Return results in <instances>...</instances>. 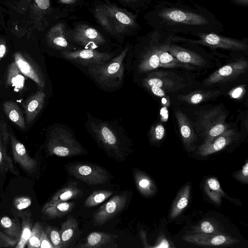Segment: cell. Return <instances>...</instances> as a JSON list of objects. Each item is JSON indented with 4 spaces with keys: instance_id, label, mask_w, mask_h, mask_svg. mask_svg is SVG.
I'll return each instance as SVG.
<instances>
[{
    "instance_id": "44",
    "label": "cell",
    "mask_w": 248,
    "mask_h": 248,
    "mask_svg": "<svg viewBox=\"0 0 248 248\" xmlns=\"http://www.w3.org/2000/svg\"><path fill=\"white\" fill-rule=\"evenodd\" d=\"M7 51V46L5 41L0 39V61L4 57Z\"/></svg>"
},
{
    "instance_id": "10",
    "label": "cell",
    "mask_w": 248,
    "mask_h": 248,
    "mask_svg": "<svg viewBox=\"0 0 248 248\" xmlns=\"http://www.w3.org/2000/svg\"><path fill=\"white\" fill-rule=\"evenodd\" d=\"M183 239L202 247H228L236 244L239 240L223 234L194 233L184 235Z\"/></svg>"
},
{
    "instance_id": "40",
    "label": "cell",
    "mask_w": 248,
    "mask_h": 248,
    "mask_svg": "<svg viewBox=\"0 0 248 248\" xmlns=\"http://www.w3.org/2000/svg\"><path fill=\"white\" fill-rule=\"evenodd\" d=\"M159 62L162 63H167L170 62L172 59V56L167 52H162L159 57Z\"/></svg>"
},
{
    "instance_id": "1",
    "label": "cell",
    "mask_w": 248,
    "mask_h": 248,
    "mask_svg": "<svg viewBox=\"0 0 248 248\" xmlns=\"http://www.w3.org/2000/svg\"><path fill=\"white\" fill-rule=\"evenodd\" d=\"M86 127L97 143L108 152L122 157L127 145L122 127L114 122L102 121L87 114Z\"/></svg>"
},
{
    "instance_id": "6",
    "label": "cell",
    "mask_w": 248,
    "mask_h": 248,
    "mask_svg": "<svg viewBox=\"0 0 248 248\" xmlns=\"http://www.w3.org/2000/svg\"><path fill=\"white\" fill-rule=\"evenodd\" d=\"M68 172L88 185H96L105 183L109 179L107 171L96 165L78 163L68 168Z\"/></svg>"
},
{
    "instance_id": "48",
    "label": "cell",
    "mask_w": 248,
    "mask_h": 248,
    "mask_svg": "<svg viewBox=\"0 0 248 248\" xmlns=\"http://www.w3.org/2000/svg\"><path fill=\"white\" fill-rule=\"evenodd\" d=\"M170 246L169 245V243L167 240L165 239H162L159 243L155 246L154 247V248H170Z\"/></svg>"
},
{
    "instance_id": "9",
    "label": "cell",
    "mask_w": 248,
    "mask_h": 248,
    "mask_svg": "<svg viewBox=\"0 0 248 248\" xmlns=\"http://www.w3.org/2000/svg\"><path fill=\"white\" fill-rule=\"evenodd\" d=\"M127 201L126 193L117 194L102 205L93 214L94 225L101 226L122 211Z\"/></svg>"
},
{
    "instance_id": "52",
    "label": "cell",
    "mask_w": 248,
    "mask_h": 248,
    "mask_svg": "<svg viewBox=\"0 0 248 248\" xmlns=\"http://www.w3.org/2000/svg\"><path fill=\"white\" fill-rule=\"evenodd\" d=\"M238 3L247 5L248 3V0H234Z\"/></svg>"
},
{
    "instance_id": "27",
    "label": "cell",
    "mask_w": 248,
    "mask_h": 248,
    "mask_svg": "<svg viewBox=\"0 0 248 248\" xmlns=\"http://www.w3.org/2000/svg\"><path fill=\"white\" fill-rule=\"evenodd\" d=\"M0 170L10 171L15 175L18 173L15 169L11 158L8 155L7 152L3 149L1 132L0 129Z\"/></svg>"
},
{
    "instance_id": "38",
    "label": "cell",
    "mask_w": 248,
    "mask_h": 248,
    "mask_svg": "<svg viewBox=\"0 0 248 248\" xmlns=\"http://www.w3.org/2000/svg\"><path fill=\"white\" fill-rule=\"evenodd\" d=\"M176 56L178 60L184 62H188L191 60V55L186 51H176Z\"/></svg>"
},
{
    "instance_id": "18",
    "label": "cell",
    "mask_w": 248,
    "mask_h": 248,
    "mask_svg": "<svg viewBox=\"0 0 248 248\" xmlns=\"http://www.w3.org/2000/svg\"><path fill=\"white\" fill-rule=\"evenodd\" d=\"M118 237V235L104 232H93L88 236L86 241L84 244L76 247L80 248H102Z\"/></svg>"
},
{
    "instance_id": "16",
    "label": "cell",
    "mask_w": 248,
    "mask_h": 248,
    "mask_svg": "<svg viewBox=\"0 0 248 248\" xmlns=\"http://www.w3.org/2000/svg\"><path fill=\"white\" fill-rule=\"evenodd\" d=\"M199 35L205 43L212 46L236 49H243L246 46L240 41L215 33H202L200 34Z\"/></svg>"
},
{
    "instance_id": "39",
    "label": "cell",
    "mask_w": 248,
    "mask_h": 248,
    "mask_svg": "<svg viewBox=\"0 0 248 248\" xmlns=\"http://www.w3.org/2000/svg\"><path fill=\"white\" fill-rule=\"evenodd\" d=\"M224 130V126L221 124L213 127L209 132V135L212 137H216L222 133Z\"/></svg>"
},
{
    "instance_id": "56",
    "label": "cell",
    "mask_w": 248,
    "mask_h": 248,
    "mask_svg": "<svg viewBox=\"0 0 248 248\" xmlns=\"http://www.w3.org/2000/svg\"><path fill=\"white\" fill-rule=\"evenodd\" d=\"M134 0H132V1H134Z\"/></svg>"
},
{
    "instance_id": "17",
    "label": "cell",
    "mask_w": 248,
    "mask_h": 248,
    "mask_svg": "<svg viewBox=\"0 0 248 248\" xmlns=\"http://www.w3.org/2000/svg\"><path fill=\"white\" fill-rule=\"evenodd\" d=\"M78 231V223L73 217H69L62 223L60 232L62 242V248H67L72 243Z\"/></svg>"
},
{
    "instance_id": "32",
    "label": "cell",
    "mask_w": 248,
    "mask_h": 248,
    "mask_svg": "<svg viewBox=\"0 0 248 248\" xmlns=\"http://www.w3.org/2000/svg\"><path fill=\"white\" fill-rule=\"evenodd\" d=\"M31 202V199L30 197L21 196L14 199V205L16 209L21 210L30 206Z\"/></svg>"
},
{
    "instance_id": "23",
    "label": "cell",
    "mask_w": 248,
    "mask_h": 248,
    "mask_svg": "<svg viewBox=\"0 0 248 248\" xmlns=\"http://www.w3.org/2000/svg\"><path fill=\"white\" fill-rule=\"evenodd\" d=\"M16 216L14 219L8 217H3L0 219V226L5 234L16 241H19L21 233V224Z\"/></svg>"
},
{
    "instance_id": "28",
    "label": "cell",
    "mask_w": 248,
    "mask_h": 248,
    "mask_svg": "<svg viewBox=\"0 0 248 248\" xmlns=\"http://www.w3.org/2000/svg\"><path fill=\"white\" fill-rule=\"evenodd\" d=\"M228 143L226 138L223 137L218 138L214 143L204 146L199 151L201 155L205 156L221 150Z\"/></svg>"
},
{
    "instance_id": "34",
    "label": "cell",
    "mask_w": 248,
    "mask_h": 248,
    "mask_svg": "<svg viewBox=\"0 0 248 248\" xmlns=\"http://www.w3.org/2000/svg\"><path fill=\"white\" fill-rule=\"evenodd\" d=\"M17 243V241L8 236L5 233L0 232V248L15 247Z\"/></svg>"
},
{
    "instance_id": "12",
    "label": "cell",
    "mask_w": 248,
    "mask_h": 248,
    "mask_svg": "<svg viewBox=\"0 0 248 248\" xmlns=\"http://www.w3.org/2000/svg\"><path fill=\"white\" fill-rule=\"evenodd\" d=\"M9 135L15 161L28 172L35 171L37 166L36 160L30 156L24 145L13 134L9 133Z\"/></svg>"
},
{
    "instance_id": "29",
    "label": "cell",
    "mask_w": 248,
    "mask_h": 248,
    "mask_svg": "<svg viewBox=\"0 0 248 248\" xmlns=\"http://www.w3.org/2000/svg\"><path fill=\"white\" fill-rule=\"evenodd\" d=\"M193 233L222 234L217 225L212 221L204 220L193 229Z\"/></svg>"
},
{
    "instance_id": "51",
    "label": "cell",
    "mask_w": 248,
    "mask_h": 248,
    "mask_svg": "<svg viewBox=\"0 0 248 248\" xmlns=\"http://www.w3.org/2000/svg\"><path fill=\"white\" fill-rule=\"evenodd\" d=\"M242 91V89L241 88H237L232 93V97L234 98L238 97L241 94Z\"/></svg>"
},
{
    "instance_id": "8",
    "label": "cell",
    "mask_w": 248,
    "mask_h": 248,
    "mask_svg": "<svg viewBox=\"0 0 248 248\" xmlns=\"http://www.w3.org/2000/svg\"><path fill=\"white\" fill-rule=\"evenodd\" d=\"M14 62L20 72L32 80L38 87L44 88L46 80L40 66L28 54L17 51L14 54Z\"/></svg>"
},
{
    "instance_id": "49",
    "label": "cell",
    "mask_w": 248,
    "mask_h": 248,
    "mask_svg": "<svg viewBox=\"0 0 248 248\" xmlns=\"http://www.w3.org/2000/svg\"><path fill=\"white\" fill-rule=\"evenodd\" d=\"M202 95L200 93H197L192 96L191 101L193 104H198L202 101Z\"/></svg>"
},
{
    "instance_id": "53",
    "label": "cell",
    "mask_w": 248,
    "mask_h": 248,
    "mask_svg": "<svg viewBox=\"0 0 248 248\" xmlns=\"http://www.w3.org/2000/svg\"><path fill=\"white\" fill-rule=\"evenodd\" d=\"M74 0H61L62 1L65 3H71Z\"/></svg>"
},
{
    "instance_id": "54",
    "label": "cell",
    "mask_w": 248,
    "mask_h": 248,
    "mask_svg": "<svg viewBox=\"0 0 248 248\" xmlns=\"http://www.w3.org/2000/svg\"><path fill=\"white\" fill-rule=\"evenodd\" d=\"M166 101L165 99V98H163L162 100V102L165 104L166 103Z\"/></svg>"
},
{
    "instance_id": "55",
    "label": "cell",
    "mask_w": 248,
    "mask_h": 248,
    "mask_svg": "<svg viewBox=\"0 0 248 248\" xmlns=\"http://www.w3.org/2000/svg\"><path fill=\"white\" fill-rule=\"evenodd\" d=\"M124 0V1H132V0Z\"/></svg>"
},
{
    "instance_id": "25",
    "label": "cell",
    "mask_w": 248,
    "mask_h": 248,
    "mask_svg": "<svg viewBox=\"0 0 248 248\" xmlns=\"http://www.w3.org/2000/svg\"><path fill=\"white\" fill-rule=\"evenodd\" d=\"M134 180L139 191L145 196H149L155 191V184L145 174L140 170H135Z\"/></svg>"
},
{
    "instance_id": "11",
    "label": "cell",
    "mask_w": 248,
    "mask_h": 248,
    "mask_svg": "<svg viewBox=\"0 0 248 248\" xmlns=\"http://www.w3.org/2000/svg\"><path fill=\"white\" fill-rule=\"evenodd\" d=\"M158 16L166 21L177 24L202 25L208 22L202 15L176 8L162 10Z\"/></svg>"
},
{
    "instance_id": "50",
    "label": "cell",
    "mask_w": 248,
    "mask_h": 248,
    "mask_svg": "<svg viewBox=\"0 0 248 248\" xmlns=\"http://www.w3.org/2000/svg\"><path fill=\"white\" fill-rule=\"evenodd\" d=\"M160 115L164 121H166L168 118V112L166 107L162 108L160 110Z\"/></svg>"
},
{
    "instance_id": "14",
    "label": "cell",
    "mask_w": 248,
    "mask_h": 248,
    "mask_svg": "<svg viewBox=\"0 0 248 248\" xmlns=\"http://www.w3.org/2000/svg\"><path fill=\"white\" fill-rule=\"evenodd\" d=\"M46 98L45 93L38 91L29 97L23 104L27 124L31 123L43 108Z\"/></svg>"
},
{
    "instance_id": "41",
    "label": "cell",
    "mask_w": 248,
    "mask_h": 248,
    "mask_svg": "<svg viewBox=\"0 0 248 248\" xmlns=\"http://www.w3.org/2000/svg\"><path fill=\"white\" fill-rule=\"evenodd\" d=\"M35 3L38 7L42 10H46L49 8V0H35Z\"/></svg>"
},
{
    "instance_id": "36",
    "label": "cell",
    "mask_w": 248,
    "mask_h": 248,
    "mask_svg": "<svg viewBox=\"0 0 248 248\" xmlns=\"http://www.w3.org/2000/svg\"><path fill=\"white\" fill-rule=\"evenodd\" d=\"M205 192L209 198L216 203L219 204L221 202V196L216 192L213 191L205 185L204 186Z\"/></svg>"
},
{
    "instance_id": "15",
    "label": "cell",
    "mask_w": 248,
    "mask_h": 248,
    "mask_svg": "<svg viewBox=\"0 0 248 248\" xmlns=\"http://www.w3.org/2000/svg\"><path fill=\"white\" fill-rule=\"evenodd\" d=\"M75 205L71 202H46L43 206L42 213L43 218L45 219H52L60 218L69 212Z\"/></svg>"
},
{
    "instance_id": "43",
    "label": "cell",
    "mask_w": 248,
    "mask_h": 248,
    "mask_svg": "<svg viewBox=\"0 0 248 248\" xmlns=\"http://www.w3.org/2000/svg\"><path fill=\"white\" fill-rule=\"evenodd\" d=\"M162 81L158 78H150L147 81V84L150 86L161 87L162 86Z\"/></svg>"
},
{
    "instance_id": "45",
    "label": "cell",
    "mask_w": 248,
    "mask_h": 248,
    "mask_svg": "<svg viewBox=\"0 0 248 248\" xmlns=\"http://www.w3.org/2000/svg\"><path fill=\"white\" fill-rule=\"evenodd\" d=\"M164 128L161 125H157L155 128V137L159 140L162 139L164 134Z\"/></svg>"
},
{
    "instance_id": "5",
    "label": "cell",
    "mask_w": 248,
    "mask_h": 248,
    "mask_svg": "<svg viewBox=\"0 0 248 248\" xmlns=\"http://www.w3.org/2000/svg\"><path fill=\"white\" fill-rule=\"evenodd\" d=\"M67 38L86 49H95L104 45V36L95 29L85 24L77 25L67 35Z\"/></svg>"
},
{
    "instance_id": "4",
    "label": "cell",
    "mask_w": 248,
    "mask_h": 248,
    "mask_svg": "<svg viewBox=\"0 0 248 248\" xmlns=\"http://www.w3.org/2000/svg\"><path fill=\"white\" fill-rule=\"evenodd\" d=\"M46 149L49 155L61 157L79 155L85 151L72 133L63 126H57L50 131Z\"/></svg>"
},
{
    "instance_id": "21",
    "label": "cell",
    "mask_w": 248,
    "mask_h": 248,
    "mask_svg": "<svg viewBox=\"0 0 248 248\" xmlns=\"http://www.w3.org/2000/svg\"><path fill=\"white\" fill-rule=\"evenodd\" d=\"M82 194L83 192L81 189L78 187L76 183H73L60 189L53 196L48 202H66L71 199L79 198Z\"/></svg>"
},
{
    "instance_id": "2",
    "label": "cell",
    "mask_w": 248,
    "mask_h": 248,
    "mask_svg": "<svg viewBox=\"0 0 248 248\" xmlns=\"http://www.w3.org/2000/svg\"><path fill=\"white\" fill-rule=\"evenodd\" d=\"M129 51L128 46L116 57L100 65L87 67L94 81L103 89L114 90L122 85L124 79L125 60Z\"/></svg>"
},
{
    "instance_id": "30",
    "label": "cell",
    "mask_w": 248,
    "mask_h": 248,
    "mask_svg": "<svg viewBox=\"0 0 248 248\" xmlns=\"http://www.w3.org/2000/svg\"><path fill=\"white\" fill-rule=\"evenodd\" d=\"M43 230L40 222H36L32 228L31 234L27 244L28 248H40Z\"/></svg>"
},
{
    "instance_id": "47",
    "label": "cell",
    "mask_w": 248,
    "mask_h": 248,
    "mask_svg": "<svg viewBox=\"0 0 248 248\" xmlns=\"http://www.w3.org/2000/svg\"><path fill=\"white\" fill-rule=\"evenodd\" d=\"M151 90L152 92L157 96H163L164 95V92L159 87L152 86Z\"/></svg>"
},
{
    "instance_id": "20",
    "label": "cell",
    "mask_w": 248,
    "mask_h": 248,
    "mask_svg": "<svg viewBox=\"0 0 248 248\" xmlns=\"http://www.w3.org/2000/svg\"><path fill=\"white\" fill-rule=\"evenodd\" d=\"M20 72L15 62L11 63L7 69L6 75V83L14 87L15 91H19L24 86L25 78Z\"/></svg>"
},
{
    "instance_id": "37",
    "label": "cell",
    "mask_w": 248,
    "mask_h": 248,
    "mask_svg": "<svg viewBox=\"0 0 248 248\" xmlns=\"http://www.w3.org/2000/svg\"><path fill=\"white\" fill-rule=\"evenodd\" d=\"M40 248H53V247L43 229L41 236Z\"/></svg>"
},
{
    "instance_id": "7",
    "label": "cell",
    "mask_w": 248,
    "mask_h": 248,
    "mask_svg": "<svg viewBox=\"0 0 248 248\" xmlns=\"http://www.w3.org/2000/svg\"><path fill=\"white\" fill-rule=\"evenodd\" d=\"M61 54L67 61L86 67L104 64L114 57V54L112 53L86 48L62 51Z\"/></svg>"
},
{
    "instance_id": "22",
    "label": "cell",
    "mask_w": 248,
    "mask_h": 248,
    "mask_svg": "<svg viewBox=\"0 0 248 248\" xmlns=\"http://www.w3.org/2000/svg\"><path fill=\"white\" fill-rule=\"evenodd\" d=\"M3 108L5 114L10 121L20 128H25V119L16 103L13 101H6L3 103Z\"/></svg>"
},
{
    "instance_id": "13",
    "label": "cell",
    "mask_w": 248,
    "mask_h": 248,
    "mask_svg": "<svg viewBox=\"0 0 248 248\" xmlns=\"http://www.w3.org/2000/svg\"><path fill=\"white\" fill-rule=\"evenodd\" d=\"M65 27L63 23L53 26L46 35L48 44L53 48L64 51L72 50L67 39Z\"/></svg>"
},
{
    "instance_id": "46",
    "label": "cell",
    "mask_w": 248,
    "mask_h": 248,
    "mask_svg": "<svg viewBox=\"0 0 248 248\" xmlns=\"http://www.w3.org/2000/svg\"><path fill=\"white\" fill-rule=\"evenodd\" d=\"M181 133L184 138H187L190 136L191 131L189 127L188 126L185 125L182 126L181 128Z\"/></svg>"
},
{
    "instance_id": "19",
    "label": "cell",
    "mask_w": 248,
    "mask_h": 248,
    "mask_svg": "<svg viewBox=\"0 0 248 248\" xmlns=\"http://www.w3.org/2000/svg\"><path fill=\"white\" fill-rule=\"evenodd\" d=\"M16 214L21 219V233L20 239L15 247L16 248H24L27 244L31 234L32 228L31 215L26 211L16 213Z\"/></svg>"
},
{
    "instance_id": "31",
    "label": "cell",
    "mask_w": 248,
    "mask_h": 248,
    "mask_svg": "<svg viewBox=\"0 0 248 248\" xmlns=\"http://www.w3.org/2000/svg\"><path fill=\"white\" fill-rule=\"evenodd\" d=\"M45 231L53 248H62V242L60 232L56 228L48 226Z\"/></svg>"
},
{
    "instance_id": "3",
    "label": "cell",
    "mask_w": 248,
    "mask_h": 248,
    "mask_svg": "<svg viewBox=\"0 0 248 248\" xmlns=\"http://www.w3.org/2000/svg\"><path fill=\"white\" fill-rule=\"evenodd\" d=\"M94 14L99 24L112 35L124 34L136 26L133 16L111 4L99 5Z\"/></svg>"
},
{
    "instance_id": "42",
    "label": "cell",
    "mask_w": 248,
    "mask_h": 248,
    "mask_svg": "<svg viewBox=\"0 0 248 248\" xmlns=\"http://www.w3.org/2000/svg\"><path fill=\"white\" fill-rule=\"evenodd\" d=\"M232 68L230 65H225L221 68L219 71V74L223 76H229L232 74Z\"/></svg>"
},
{
    "instance_id": "33",
    "label": "cell",
    "mask_w": 248,
    "mask_h": 248,
    "mask_svg": "<svg viewBox=\"0 0 248 248\" xmlns=\"http://www.w3.org/2000/svg\"><path fill=\"white\" fill-rule=\"evenodd\" d=\"M206 185L209 188L216 192L221 196L225 195V193L221 189L218 181L216 179L214 178L208 179L206 182Z\"/></svg>"
},
{
    "instance_id": "26",
    "label": "cell",
    "mask_w": 248,
    "mask_h": 248,
    "mask_svg": "<svg viewBox=\"0 0 248 248\" xmlns=\"http://www.w3.org/2000/svg\"><path fill=\"white\" fill-rule=\"evenodd\" d=\"M112 194V192L108 190L94 191L87 198L84 205L86 207L96 206L106 201Z\"/></svg>"
},
{
    "instance_id": "24",
    "label": "cell",
    "mask_w": 248,
    "mask_h": 248,
    "mask_svg": "<svg viewBox=\"0 0 248 248\" xmlns=\"http://www.w3.org/2000/svg\"><path fill=\"white\" fill-rule=\"evenodd\" d=\"M190 190L189 185L185 186L181 190L172 205L170 215V219L176 218L187 206L189 200Z\"/></svg>"
},
{
    "instance_id": "35",
    "label": "cell",
    "mask_w": 248,
    "mask_h": 248,
    "mask_svg": "<svg viewBox=\"0 0 248 248\" xmlns=\"http://www.w3.org/2000/svg\"><path fill=\"white\" fill-rule=\"evenodd\" d=\"M233 176L235 179L245 183L248 182V162L247 161L245 165L243 167L242 169L233 174Z\"/></svg>"
}]
</instances>
